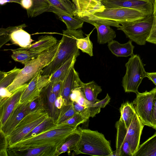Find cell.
Wrapping results in <instances>:
<instances>
[{"instance_id": "cell-1", "label": "cell", "mask_w": 156, "mask_h": 156, "mask_svg": "<svg viewBox=\"0 0 156 156\" xmlns=\"http://www.w3.org/2000/svg\"><path fill=\"white\" fill-rule=\"evenodd\" d=\"M84 37L81 29L63 30L62 37L56 55L53 60L41 71L43 75L50 76L63 64L74 56L80 55L76 44L79 38Z\"/></svg>"}, {"instance_id": "cell-2", "label": "cell", "mask_w": 156, "mask_h": 156, "mask_svg": "<svg viewBox=\"0 0 156 156\" xmlns=\"http://www.w3.org/2000/svg\"><path fill=\"white\" fill-rule=\"evenodd\" d=\"M77 127L74 128L61 123L49 129L29 138L23 139L9 146L12 150L43 147L52 144L62 145L66 138Z\"/></svg>"}, {"instance_id": "cell-3", "label": "cell", "mask_w": 156, "mask_h": 156, "mask_svg": "<svg viewBox=\"0 0 156 156\" xmlns=\"http://www.w3.org/2000/svg\"><path fill=\"white\" fill-rule=\"evenodd\" d=\"M80 138L73 151L76 154L93 156H109L113 151L110 142L97 131L77 128Z\"/></svg>"}, {"instance_id": "cell-4", "label": "cell", "mask_w": 156, "mask_h": 156, "mask_svg": "<svg viewBox=\"0 0 156 156\" xmlns=\"http://www.w3.org/2000/svg\"><path fill=\"white\" fill-rule=\"evenodd\" d=\"M60 41L52 47L44 51L36 58L23 63L21 69L13 82L6 89L12 93L22 85L27 83L53 59L58 51Z\"/></svg>"}, {"instance_id": "cell-5", "label": "cell", "mask_w": 156, "mask_h": 156, "mask_svg": "<svg viewBox=\"0 0 156 156\" xmlns=\"http://www.w3.org/2000/svg\"><path fill=\"white\" fill-rule=\"evenodd\" d=\"M154 18L152 14L132 21L122 23L117 30L122 31L127 37L137 44L144 45L150 35Z\"/></svg>"}, {"instance_id": "cell-6", "label": "cell", "mask_w": 156, "mask_h": 156, "mask_svg": "<svg viewBox=\"0 0 156 156\" xmlns=\"http://www.w3.org/2000/svg\"><path fill=\"white\" fill-rule=\"evenodd\" d=\"M126 71L122 78V85L126 92H133L136 94L143 79L147 77V73L140 56L133 54L125 64Z\"/></svg>"}, {"instance_id": "cell-7", "label": "cell", "mask_w": 156, "mask_h": 156, "mask_svg": "<svg viewBox=\"0 0 156 156\" xmlns=\"http://www.w3.org/2000/svg\"><path fill=\"white\" fill-rule=\"evenodd\" d=\"M49 117L48 113L43 109L27 114L7 136L9 147L23 140L34 128Z\"/></svg>"}, {"instance_id": "cell-8", "label": "cell", "mask_w": 156, "mask_h": 156, "mask_svg": "<svg viewBox=\"0 0 156 156\" xmlns=\"http://www.w3.org/2000/svg\"><path fill=\"white\" fill-rule=\"evenodd\" d=\"M76 17L92 24L96 27L97 31V42L100 44L108 43L116 37V33L111 26L118 28L121 26L116 22L100 18L94 14L83 17Z\"/></svg>"}, {"instance_id": "cell-9", "label": "cell", "mask_w": 156, "mask_h": 156, "mask_svg": "<svg viewBox=\"0 0 156 156\" xmlns=\"http://www.w3.org/2000/svg\"><path fill=\"white\" fill-rule=\"evenodd\" d=\"M102 19L114 21L119 24L132 21L144 17L143 13L135 9L124 8H108L94 14Z\"/></svg>"}, {"instance_id": "cell-10", "label": "cell", "mask_w": 156, "mask_h": 156, "mask_svg": "<svg viewBox=\"0 0 156 156\" xmlns=\"http://www.w3.org/2000/svg\"><path fill=\"white\" fill-rule=\"evenodd\" d=\"M153 95L150 91L139 92L132 102L136 114L144 125L153 127L151 120Z\"/></svg>"}, {"instance_id": "cell-11", "label": "cell", "mask_w": 156, "mask_h": 156, "mask_svg": "<svg viewBox=\"0 0 156 156\" xmlns=\"http://www.w3.org/2000/svg\"><path fill=\"white\" fill-rule=\"evenodd\" d=\"M101 2L106 8H128L139 11L146 16L153 13V5L151 0H101Z\"/></svg>"}, {"instance_id": "cell-12", "label": "cell", "mask_w": 156, "mask_h": 156, "mask_svg": "<svg viewBox=\"0 0 156 156\" xmlns=\"http://www.w3.org/2000/svg\"><path fill=\"white\" fill-rule=\"evenodd\" d=\"M50 76L43 75L41 71L30 81L23 92L19 103L33 100L39 96L42 90L50 83Z\"/></svg>"}, {"instance_id": "cell-13", "label": "cell", "mask_w": 156, "mask_h": 156, "mask_svg": "<svg viewBox=\"0 0 156 156\" xmlns=\"http://www.w3.org/2000/svg\"><path fill=\"white\" fill-rule=\"evenodd\" d=\"M28 83L21 86L9 97L0 100V127H2L19 102L21 95Z\"/></svg>"}, {"instance_id": "cell-14", "label": "cell", "mask_w": 156, "mask_h": 156, "mask_svg": "<svg viewBox=\"0 0 156 156\" xmlns=\"http://www.w3.org/2000/svg\"><path fill=\"white\" fill-rule=\"evenodd\" d=\"M75 10L73 16L83 17L103 11L106 8L101 0H72Z\"/></svg>"}, {"instance_id": "cell-15", "label": "cell", "mask_w": 156, "mask_h": 156, "mask_svg": "<svg viewBox=\"0 0 156 156\" xmlns=\"http://www.w3.org/2000/svg\"><path fill=\"white\" fill-rule=\"evenodd\" d=\"M32 101H28L22 103H19L4 125L0 127V131L7 136L9 135L23 118L29 114L28 107Z\"/></svg>"}, {"instance_id": "cell-16", "label": "cell", "mask_w": 156, "mask_h": 156, "mask_svg": "<svg viewBox=\"0 0 156 156\" xmlns=\"http://www.w3.org/2000/svg\"><path fill=\"white\" fill-rule=\"evenodd\" d=\"M62 145L52 144L43 147L12 150L8 149L9 155L16 156H56Z\"/></svg>"}, {"instance_id": "cell-17", "label": "cell", "mask_w": 156, "mask_h": 156, "mask_svg": "<svg viewBox=\"0 0 156 156\" xmlns=\"http://www.w3.org/2000/svg\"><path fill=\"white\" fill-rule=\"evenodd\" d=\"M144 126L136 113L130 125L127 129L126 134L133 156L137 151L140 146V137Z\"/></svg>"}, {"instance_id": "cell-18", "label": "cell", "mask_w": 156, "mask_h": 156, "mask_svg": "<svg viewBox=\"0 0 156 156\" xmlns=\"http://www.w3.org/2000/svg\"><path fill=\"white\" fill-rule=\"evenodd\" d=\"M74 65L63 81L60 94L63 98V105H68L72 102L69 99L72 90L79 87L82 82L78 73L74 69Z\"/></svg>"}, {"instance_id": "cell-19", "label": "cell", "mask_w": 156, "mask_h": 156, "mask_svg": "<svg viewBox=\"0 0 156 156\" xmlns=\"http://www.w3.org/2000/svg\"><path fill=\"white\" fill-rule=\"evenodd\" d=\"M40 94L43 99L45 111L49 116L55 122L59 116L60 110L56 106L55 102L57 98L52 90L51 83L42 90Z\"/></svg>"}, {"instance_id": "cell-20", "label": "cell", "mask_w": 156, "mask_h": 156, "mask_svg": "<svg viewBox=\"0 0 156 156\" xmlns=\"http://www.w3.org/2000/svg\"><path fill=\"white\" fill-rule=\"evenodd\" d=\"M117 130L116 149L119 150L121 156H133L126 134L127 129L124 123L119 120L115 123Z\"/></svg>"}, {"instance_id": "cell-21", "label": "cell", "mask_w": 156, "mask_h": 156, "mask_svg": "<svg viewBox=\"0 0 156 156\" xmlns=\"http://www.w3.org/2000/svg\"><path fill=\"white\" fill-rule=\"evenodd\" d=\"M48 12H52L58 16L59 19L65 24L68 30H76L83 27V20L73 17V16L61 10L51 6Z\"/></svg>"}, {"instance_id": "cell-22", "label": "cell", "mask_w": 156, "mask_h": 156, "mask_svg": "<svg viewBox=\"0 0 156 156\" xmlns=\"http://www.w3.org/2000/svg\"><path fill=\"white\" fill-rule=\"evenodd\" d=\"M58 42L57 39L54 37L45 35L40 37L37 41L29 46L19 48L22 50L42 53L52 47Z\"/></svg>"}, {"instance_id": "cell-23", "label": "cell", "mask_w": 156, "mask_h": 156, "mask_svg": "<svg viewBox=\"0 0 156 156\" xmlns=\"http://www.w3.org/2000/svg\"><path fill=\"white\" fill-rule=\"evenodd\" d=\"M27 26L25 23L16 26L11 34L12 41L21 48H24L30 45L33 41L30 34L23 30Z\"/></svg>"}, {"instance_id": "cell-24", "label": "cell", "mask_w": 156, "mask_h": 156, "mask_svg": "<svg viewBox=\"0 0 156 156\" xmlns=\"http://www.w3.org/2000/svg\"><path fill=\"white\" fill-rule=\"evenodd\" d=\"M80 89L82 96L91 103L94 104L100 100L97 98V96L102 89L94 81L86 83L82 82Z\"/></svg>"}, {"instance_id": "cell-25", "label": "cell", "mask_w": 156, "mask_h": 156, "mask_svg": "<svg viewBox=\"0 0 156 156\" xmlns=\"http://www.w3.org/2000/svg\"><path fill=\"white\" fill-rule=\"evenodd\" d=\"M108 46L112 53L117 57H126L133 54L134 47L131 40L124 44L113 40L108 43Z\"/></svg>"}, {"instance_id": "cell-26", "label": "cell", "mask_w": 156, "mask_h": 156, "mask_svg": "<svg viewBox=\"0 0 156 156\" xmlns=\"http://www.w3.org/2000/svg\"><path fill=\"white\" fill-rule=\"evenodd\" d=\"M156 156V132L139 146L133 156Z\"/></svg>"}, {"instance_id": "cell-27", "label": "cell", "mask_w": 156, "mask_h": 156, "mask_svg": "<svg viewBox=\"0 0 156 156\" xmlns=\"http://www.w3.org/2000/svg\"><path fill=\"white\" fill-rule=\"evenodd\" d=\"M76 58V56L72 57L51 75L50 82L63 81L72 66L74 65Z\"/></svg>"}, {"instance_id": "cell-28", "label": "cell", "mask_w": 156, "mask_h": 156, "mask_svg": "<svg viewBox=\"0 0 156 156\" xmlns=\"http://www.w3.org/2000/svg\"><path fill=\"white\" fill-rule=\"evenodd\" d=\"M119 111L121 115L119 120L124 123L127 129L136 113L132 102L127 101L122 103L120 108Z\"/></svg>"}, {"instance_id": "cell-29", "label": "cell", "mask_w": 156, "mask_h": 156, "mask_svg": "<svg viewBox=\"0 0 156 156\" xmlns=\"http://www.w3.org/2000/svg\"><path fill=\"white\" fill-rule=\"evenodd\" d=\"M80 138V134L77 129L69 135L58 150L56 156L66 152L69 153L73 151Z\"/></svg>"}, {"instance_id": "cell-30", "label": "cell", "mask_w": 156, "mask_h": 156, "mask_svg": "<svg viewBox=\"0 0 156 156\" xmlns=\"http://www.w3.org/2000/svg\"><path fill=\"white\" fill-rule=\"evenodd\" d=\"M12 52V58L15 61L22 64L26 62L36 58L42 53L34 52L27 50H22L18 48L10 49Z\"/></svg>"}, {"instance_id": "cell-31", "label": "cell", "mask_w": 156, "mask_h": 156, "mask_svg": "<svg viewBox=\"0 0 156 156\" xmlns=\"http://www.w3.org/2000/svg\"><path fill=\"white\" fill-rule=\"evenodd\" d=\"M32 8L27 11L28 17H34L43 13L48 12L51 5L46 0H33Z\"/></svg>"}, {"instance_id": "cell-32", "label": "cell", "mask_w": 156, "mask_h": 156, "mask_svg": "<svg viewBox=\"0 0 156 156\" xmlns=\"http://www.w3.org/2000/svg\"><path fill=\"white\" fill-rule=\"evenodd\" d=\"M56 125L55 123V121L51 118L49 117L34 128L23 139H27L35 136L49 129Z\"/></svg>"}, {"instance_id": "cell-33", "label": "cell", "mask_w": 156, "mask_h": 156, "mask_svg": "<svg viewBox=\"0 0 156 156\" xmlns=\"http://www.w3.org/2000/svg\"><path fill=\"white\" fill-rule=\"evenodd\" d=\"M21 69L16 66L13 69L8 72H0V87L6 88L14 81Z\"/></svg>"}, {"instance_id": "cell-34", "label": "cell", "mask_w": 156, "mask_h": 156, "mask_svg": "<svg viewBox=\"0 0 156 156\" xmlns=\"http://www.w3.org/2000/svg\"><path fill=\"white\" fill-rule=\"evenodd\" d=\"M76 113L73 108V102L69 104L63 105L60 109L59 116L55 121V124L62 123L73 116Z\"/></svg>"}, {"instance_id": "cell-35", "label": "cell", "mask_w": 156, "mask_h": 156, "mask_svg": "<svg viewBox=\"0 0 156 156\" xmlns=\"http://www.w3.org/2000/svg\"><path fill=\"white\" fill-rule=\"evenodd\" d=\"M51 6L61 10L73 16L75 6L70 1L64 2L61 0H46Z\"/></svg>"}, {"instance_id": "cell-36", "label": "cell", "mask_w": 156, "mask_h": 156, "mask_svg": "<svg viewBox=\"0 0 156 156\" xmlns=\"http://www.w3.org/2000/svg\"><path fill=\"white\" fill-rule=\"evenodd\" d=\"M91 32L86 35V37H85L78 39L76 41L77 46L78 49L81 50L83 52L87 54L90 56L93 55V43L90 39Z\"/></svg>"}, {"instance_id": "cell-37", "label": "cell", "mask_w": 156, "mask_h": 156, "mask_svg": "<svg viewBox=\"0 0 156 156\" xmlns=\"http://www.w3.org/2000/svg\"><path fill=\"white\" fill-rule=\"evenodd\" d=\"M89 119L82 113H76L73 116L62 123L74 128L80 124L86 122Z\"/></svg>"}, {"instance_id": "cell-38", "label": "cell", "mask_w": 156, "mask_h": 156, "mask_svg": "<svg viewBox=\"0 0 156 156\" xmlns=\"http://www.w3.org/2000/svg\"><path fill=\"white\" fill-rule=\"evenodd\" d=\"M41 109L45 110L43 99L40 94L30 103L28 108V112L29 113Z\"/></svg>"}, {"instance_id": "cell-39", "label": "cell", "mask_w": 156, "mask_h": 156, "mask_svg": "<svg viewBox=\"0 0 156 156\" xmlns=\"http://www.w3.org/2000/svg\"><path fill=\"white\" fill-rule=\"evenodd\" d=\"M16 26L8 27L0 29V48L11 40V34Z\"/></svg>"}, {"instance_id": "cell-40", "label": "cell", "mask_w": 156, "mask_h": 156, "mask_svg": "<svg viewBox=\"0 0 156 156\" xmlns=\"http://www.w3.org/2000/svg\"><path fill=\"white\" fill-rule=\"evenodd\" d=\"M0 135V156H8L9 145L7 136L1 131Z\"/></svg>"}, {"instance_id": "cell-41", "label": "cell", "mask_w": 156, "mask_h": 156, "mask_svg": "<svg viewBox=\"0 0 156 156\" xmlns=\"http://www.w3.org/2000/svg\"><path fill=\"white\" fill-rule=\"evenodd\" d=\"M153 95V105L152 112L151 120L153 128L156 130V87L150 91Z\"/></svg>"}, {"instance_id": "cell-42", "label": "cell", "mask_w": 156, "mask_h": 156, "mask_svg": "<svg viewBox=\"0 0 156 156\" xmlns=\"http://www.w3.org/2000/svg\"><path fill=\"white\" fill-rule=\"evenodd\" d=\"M147 41L156 45V17L154 16L152 28Z\"/></svg>"}, {"instance_id": "cell-43", "label": "cell", "mask_w": 156, "mask_h": 156, "mask_svg": "<svg viewBox=\"0 0 156 156\" xmlns=\"http://www.w3.org/2000/svg\"><path fill=\"white\" fill-rule=\"evenodd\" d=\"M63 81H58L51 83L52 90L57 98L60 95Z\"/></svg>"}, {"instance_id": "cell-44", "label": "cell", "mask_w": 156, "mask_h": 156, "mask_svg": "<svg viewBox=\"0 0 156 156\" xmlns=\"http://www.w3.org/2000/svg\"><path fill=\"white\" fill-rule=\"evenodd\" d=\"M111 98L107 93L105 97L103 99L93 104L94 106L100 108H104L110 102Z\"/></svg>"}, {"instance_id": "cell-45", "label": "cell", "mask_w": 156, "mask_h": 156, "mask_svg": "<svg viewBox=\"0 0 156 156\" xmlns=\"http://www.w3.org/2000/svg\"><path fill=\"white\" fill-rule=\"evenodd\" d=\"M33 4V0H21L20 5L27 11L32 8Z\"/></svg>"}, {"instance_id": "cell-46", "label": "cell", "mask_w": 156, "mask_h": 156, "mask_svg": "<svg viewBox=\"0 0 156 156\" xmlns=\"http://www.w3.org/2000/svg\"><path fill=\"white\" fill-rule=\"evenodd\" d=\"M12 93L10 92L6 88H1L0 89V100L10 97Z\"/></svg>"}, {"instance_id": "cell-47", "label": "cell", "mask_w": 156, "mask_h": 156, "mask_svg": "<svg viewBox=\"0 0 156 156\" xmlns=\"http://www.w3.org/2000/svg\"><path fill=\"white\" fill-rule=\"evenodd\" d=\"M73 108L76 113H80L83 112L86 107L82 106L77 102L75 101L73 102Z\"/></svg>"}, {"instance_id": "cell-48", "label": "cell", "mask_w": 156, "mask_h": 156, "mask_svg": "<svg viewBox=\"0 0 156 156\" xmlns=\"http://www.w3.org/2000/svg\"><path fill=\"white\" fill-rule=\"evenodd\" d=\"M55 105L57 108L60 110L63 105V98L61 95L57 98L55 102Z\"/></svg>"}, {"instance_id": "cell-49", "label": "cell", "mask_w": 156, "mask_h": 156, "mask_svg": "<svg viewBox=\"0 0 156 156\" xmlns=\"http://www.w3.org/2000/svg\"><path fill=\"white\" fill-rule=\"evenodd\" d=\"M147 77L156 86V72L147 73Z\"/></svg>"}, {"instance_id": "cell-50", "label": "cell", "mask_w": 156, "mask_h": 156, "mask_svg": "<svg viewBox=\"0 0 156 156\" xmlns=\"http://www.w3.org/2000/svg\"><path fill=\"white\" fill-rule=\"evenodd\" d=\"M21 0H0V4L3 5L7 3L15 2L20 5Z\"/></svg>"}, {"instance_id": "cell-51", "label": "cell", "mask_w": 156, "mask_h": 156, "mask_svg": "<svg viewBox=\"0 0 156 156\" xmlns=\"http://www.w3.org/2000/svg\"><path fill=\"white\" fill-rule=\"evenodd\" d=\"M151 1L153 7V14L154 16L156 17V0H151Z\"/></svg>"}, {"instance_id": "cell-52", "label": "cell", "mask_w": 156, "mask_h": 156, "mask_svg": "<svg viewBox=\"0 0 156 156\" xmlns=\"http://www.w3.org/2000/svg\"><path fill=\"white\" fill-rule=\"evenodd\" d=\"M121 156L119 150L118 149L116 150L113 151H112V153L110 154L109 156Z\"/></svg>"}, {"instance_id": "cell-53", "label": "cell", "mask_w": 156, "mask_h": 156, "mask_svg": "<svg viewBox=\"0 0 156 156\" xmlns=\"http://www.w3.org/2000/svg\"><path fill=\"white\" fill-rule=\"evenodd\" d=\"M64 2H69L70 1V0H61Z\"/></svg>"}, {"instance_id": "cell-54", "label": "cell", "mask_w": 156, "mask_h": 156, "mask_svg": "<svg viewBox=\"0 0 156 156\" xmlns=\"http://www.w3.org/2000/svg\"></svg>"}, {"instance_id": "cell-55", "label": "cell", "mask_w": 156, "mask_h": 156, "mask_svg": "<svg viewBox=\"0 0 156 156\" xmlns=\"http://www.w3.org/2000/svg\"></svg>"}]
</instances>
